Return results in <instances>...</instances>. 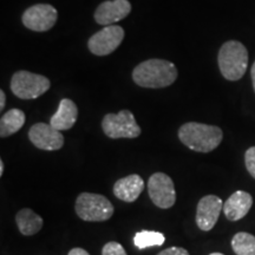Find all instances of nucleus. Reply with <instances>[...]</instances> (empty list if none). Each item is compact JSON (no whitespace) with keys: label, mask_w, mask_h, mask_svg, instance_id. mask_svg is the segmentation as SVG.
<instances>
[{"label":"nucleus","mask_w":255,"mask_h":255,"mask_svg":"<svg viewBox=\"0 0 255 255\" xmlns=\"http://www.w3.org/2000/svg\"><path fill=\"white\" fill-rule=\"evenodd\" d=\"M218 60L223 77L228 81H239L247 71L248 51L240 41L229 40L220 49Z\"/></svg>","instance_id":"nucleus-3"},{"label":"nucleus","mask_w":255,"mask_h":255,"mask_svg":"<svg viewBox=\"0 0 255 255\" xmlns=\"http://www.w3.org/2000/svg\"><path fill=\"white\" fill-rule=\"evenodd\" d=\"M76 214L84 221L102 222L114 214V206L107 197L100 194L82 193L76 200Z\"/></svg>","instance_id":"nucleus-4"},{"label":"nucleus","mask_w":255,"mask_h":255,"mask_svg":"<svg viewBox=\"0 0 255 255\" xmlns=\"http://www.w3.org/2000/svg\"><path fill=\"white\" fill-rule=\"evenodd\" d=\"M131 11V4L128 0H111L104 1L95 12L96 23L104 26H110L119 23Z\"/></svg>","instance_id":"nucleus-12"},{"label":"nucleus","mask_w":255,"mask_h":255,"mask_svg":"<svg viewBox=\"0 0 255 255\" xmlns=\"http://www.w3.org/2000/svg\"><path fill=\"white\" fill-rule=\"evenodd\" d=\"M144 189V180L137 174L128 175L120 178L114 186V194L117 199L124 202H133L138 199Z\"/></svg>","instance_id":"nucleus-14"},{"label":"nucleus","mask_w":255,"mask_h":255,"mask_svg":"<svg viewBox=\"0 0 255 255\" xmlns=\"http://www.w3.org/2000/svg\"><path fill=\"white\" fill-rule=\"evenodd\" d=\"M28 138L36 148L46 151H55L62 149L64 145L63 133L51 124L37 123L31 127Z\"/></svg>","instance_id":"nucleus-10"},{"label":"nucleus","mask_w":255,"mask_h":255,"mask_svg":"<svg viewBox=\"0 0 255 255\" xmlns=\"http://www.w3.org/2000/svg\"><path fill=\"white\" fill-rule=\"evenodd\" d=\"M132 79L142 88H167L177 79V69L168 60L148 59L133 69Z\"/></svg>","instance_id":"nucleus-1"},{"label":"nucleus","mask_w":255,"mask_h":255,"mask_svg":"<svg viewBox=\"0 0 255 255\" xmlns=\"http://www.w3.org/2000/svg\"><path fill=\"white\" fill-rule=\"evenodd\" d=\"M157 255H189V252L182 247H170L159 252Z\"/></svg>","instance_id":"nucleus-22"},{"label":"nucleus","mask_w":255,"mask_h":255,"mask_svg":"<svg viewBox=\"0 0 255 255\" xmlns=\"http://www.w3.org/2000/svg\"><path fill=\"white\" fill-rule=\"evenodd\" d=\"M57 18H58V12L52 5L37 4L28 7L24 12L21 20L24 26L28 30L45 32L55 26Z\"/></svg>","instance_id":"nucleus-9"},{"label":"nucleus","mask_w":255,"mask_h":255,"mask_svg":"<svg viewBox=\"0 0 255 255\" xmlns=\"http://www.w3.org/2000/svg\"><path fill=\"white\" fill-rule=\"evenodd\" d=\"M209 255H223L222 253H212V254H209Z\"/></svg>","instance_id":"nucleus-27"},{"label":"nucleus","mask_w":255,"mask_h":255,"mask_svg":"<svg viewBox=\"0 0 255 255\" xmlns=\"http://www.w3.org/2000/svg\"><path fill=\"white\" fill-rule=\"evenodd\" d=\"M15 222H17L19 232L25 237L37 234L43 228L44 225L43 218L28 208L19 210L17 216H15Z\"/></svg>","instance_id":"nucleus-16"},{"label":"nucleus","mask_w":255,"mask_h":255,"mask_svg":"<svg viewBox=\"0 0 255 255\" xmlns=\"http://www.w3.org/2000/svg\"><path fill=\"white\" fill-rule=\"evenodd\" d=\"M2 174H4V161L0 159V176H2Z\"/></svg>","instance_id":"nucleus-26"},{"label":"nucleus","mask_w":255,"mask_h":255,"mask_svg":"<svg viewBox=\"0 0 255 255\" xmlns=\"http://www.w3.org/2000/svg\"><path fill=\"white\" fill-rule=\"evenodd\" d=\"M123 27L110 25L90 37L88 47L95 56H108L121 45L124 39Z\"/></svg>","instance_id":"nucleus-8"},{"label":"nucleus","mask_w":255,"mask_h":255,"mask_svg":"<svg viewBox=\"0 0 255 255\" xmlns=\"http://www.w3.org/2000/svg\"><path fill=\"white\" fill-rule=\"evenodd\" d=\"M165 241V237L162 233L155 231H141L136 233L133 237V244L138 250H144L148 247L162 246Z\"/></svg>","instance_id":"nucleus-19"},{"label":"nucleus","mask_w":255,"mask_h":255,"mask_svg":"<svg viewBox=\"0 0 255 255\" xmlns=\"http://www.w3.org/2000/svg\"><path fill=\"white\" fill-rule=\"evenodd\" d=\"M78 119V108L75 104V102L64 98L60 101L58 110L56 114L51 117L50 124L55 129L63 131V130H69L75 126Z\"/></svg>","instance_id":"nucleus-15"},{"label":"nucleus","mask_w":255,"mask_h":255,"mask_svg":"<svg viewBox=\"0 0 255 255\" xmlns=\"http://www.w3.org/2000/svg\"><path fill=\"white\" fill-rule=\"evenodd\" d=\"M102 255H127V252L119 242H108L102 250Z\"/></svg>","instance_id":"nucleus-20"},{"label":"nucleus","mask_w":255,"mask_h":255,"mask_svg":"<svg viewBox=\"0 0 255 255\" xmlns=\"http://www.w3.org/2000/svg\"><path fill=\"white\" fill-rule=\"evenodd\" d=\"M25 114L19 109H11L5 113L0 120V136L1 138L18 132L25 124Z\"/></svg>","instance_id":"nucleus-17"},{"label":"nucleus","mask_w":255,"mask_h":255,"mask_svg":"<svg viewBox=\"0 0 255 255\" xmlns=\"http://www.w3.org/2000/svg\"><path fill=\"white\" fill-rule=\"evenodd\" d=\"M223 209L222 200L216 195H207L197 203L196 223L203 232H209L214 228L219 216Z\"/></svg>","instance_id":"nucleus-11"},{"label":"nucleus","mask_w":255,"mask_h":255,"mask_svg":"<svg viewBox=\"0 0 255 255\" xmlns=\"http://www.w3.org/2000/svg\"><path fill=\"white\" fill-rule=\"evenodd\" d=\"M232 248L237 255H255V237L246 232L237 233L232 239Z\"/></svg>","instance_id":"nucleus-18"},{"label":"nucleus","mask_w":255,"mask_h":255,"mask_svg":"<svg viewBox=\"0 0 255 255\" xmlns=\"http://www.w3.org/2000/svg\"><path fill=\"white\" fill-rule=\"evenodd\" d=\"M251 75H252V82H253V88H254V92H255V62L253 65H252Z\"/></svg>","instance_id":"nucleus-25"},{"label":"nucleus","mask_w":255,"mask_h":255,"mask_svg":"<svg viewBox=\"0 0 255 255\" xmlns=\"http://www.w3.org/2000/svg\"><path fill=\"white\" fill-rule=\"evenodd\" d=\"M102 129L109 138H136L141 135V128L137 124L131 111L122 110L119 114L105 115L102 121Z\"/></svg>","instance_id":"nucleus-6"},{"label":"nucleus","mask_w":255,"mask_h":255,"mask_svg":"<svg viewBox=\"0 0 255 255\" xmlns=\"http://www.w3.org/2000/svg\"><path fill=\"white\" fill-rule=\"evenodd\" d=\"M253 206V197L250 193L238 190L223 203V213L231 221H238L245 218Z\"/></svg>","instance_id":"nucleus-13"},{"label":"nucleus","mask_w":255,"mask_h":255,"mask_svg":"<svg viewBox=\"0 0 255 255\" xmlns=\"http://www.w3.org/2000/svg\"><path fill=\"white\" fill-rule=\"evenodd\" d=\"M245 163H246L248 173L255 178V146H252L246 151V154H245Z\"/></svg>","instance_id":"nucleus-21"},{"label":"nucleus","mask_w":255,"mask_h":255,"mask_svg":"<svg viewBox=\"0 0 255 255\" xmlns=\"http://www.w3.org/2000/svg\"><path fill=\"white\" fill-rule=\"evenodd\" d=\"M68 255H90L87 251L83 250V248H72L71 251L69 252Z\"/></svg>","instance_id":"nucleus-23"},{"label":"nucleus","mask_w":255,"mask_h":255,"mask_svg":"<svg viewBox=\"0 0 255 255\" xmlns=\"http://www.w3.org/2000/svg\"><path fill=\"white\" fill-rule=\"evenodd\" d=\"M178 138L184 145L197 152H210L222 142L223 132L219 127L188 122L178 129Z\"/></svg>","instance_id":"nucleus-2"},{"label":"nucleus","mask_w":255,"mask_h":255,"mask_svg":"<svg viewBox=\"0 0 255 255\" xmlns=\"http://www.w3.org/2000/svg\"><path fill=\"white\" fill-rule=\"evenodd\" d=\"M51 82L45 76L18 71L12 76L11 90L20 100H36L49 90Z\"/></svg>","instance_id":"nucleus-5"},{"label":"nucleus","mask_w":255,"mask_h":255,"mask_svg":"<svg viewBox=\"0 0 255 255\" xmlns=\"http://www.w3.org/2000/svg\"><path fill=\"white\" fill-rule=\"evenodd\" d=\"M5 102H6V96L5 92L2 90H0V110H4L5 108Z\"/></svg>","instance_id":"nucleus-24"},{"label":"nucleus","mask_w":255,"mask_h":255,"mask_svg":"<svg viewBox=\"0 0 255 255\" xmlns=\"http://www.w3.org/2000/svg\"><path fill=\"white\" fill-rule=\"evenodd\" d=\"M148 193L156 207L161 209L171 208L176 202L174 182L167 174L155 173L148 181Z\"/></svg>","instance_id":"nucleus-7"}]
</instances>
